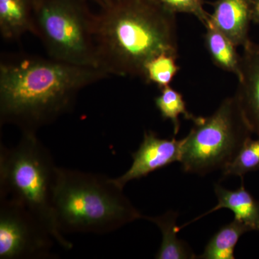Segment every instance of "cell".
<instances>
[{"mask_svg":"<svg viewBox=\"0 0 259 259\" xmlns=\"http://www.w3.org/2000/svg\"><path fill=\"white\" fill-rule=\"evenodd\" d=\"M110 76L99 68L76 66L50 57L2 54L0 123L21 133H36L72 110L83 89Z\"/></svg>","mask_w":259,"mask_h":259,"instance_id":"cell-1","label":"cell"},{"mask_svg":"<svg viewBox=\"0 0 259 259\" xmlns=\"http://www.w3.org/2000/svg\"><path fill=\"white\" fill-rule=\"evenodd\" d=\"M95 14L94 39L100 69L144 80L155 56L178 55L177 14L158 0H115Z\"/></svg>","mask_w":259,"mask_h":259,"instance_id":"cell-2","label":"cell"},{"mask_svg":"<svg viewBox=\"0 0 259 259\" xmlns=\"http://www.w3.org/2000/svg\"><path fill=\"white\" fill-rule=\"evenodd\" d=\"M54 214L61 233L102 235L144 215L106 175L58 168Z\"/></svg>","mask_w":259,"mask_h":259,"instance_id":"cell-3","label":"cell"},{"mask_svg":"<svg viewBox=\"0 0 259 259\" xmlns=\"http://www.w3.org/2000/svg\"><path fill=\"white\" fill-rule=\"evenodd\" d=\"M58 167L36 133H22L18 144L0 147V197L21 204L47 228L57 244L73 248L54 214V191Z\"/></svg>","mask_w":259,"mask_h":259,"instance_id":"cell-4","label":"cell"},{"mask_svg":"<svg viewBox=\"0 0 259 259\" xmlns=\"http://www.w3.org/2000/svg\"><path fill=\"white\" fill-rule=\"evenodd\" d=\"M184 138L180 163L183 171L207 175L225 168L251 138L236 97H227L209 117H199Z\"/></svg>","mask_w":259,"mask_h":259,"instance_id":"cell-5","label":"cell"},{"mask_svg":"<svg viewBox=\"0 0 259 259\" xmlns=\"http://www.w3.org/2000/svg\"><path fill=\"white\" fill-rule=\"evenodd\" d=\"M85 0H35V36L49 57L99 68L94 39L95 14ZM100 69V68H99Z\"/></svg>","mask_w":259,"mask_h":259,"instance_id":"cell-6","label":"cell"},{"mask_svg":"<svg viewBox=\"0 0 259 259\" xmlns=\"http://www.w3.org/2000/svg\"><path fill=\"white\" fill-rule=\"evenodd\" d=\"M55 243L47 228L28 209L0 197V258H55Z\"/></svg>","mask_w":259,"mask_h":259,"instance_id":"cell-7","label":"cell"},{"mask_svg":"<svg viewBox=\"0 0 259 259\" xmlns=\"http://www.w3.org/2000/svg\"><path fill=\"white\" fill-rule=\"evenodd\" d=\"M183 140L161 139L153 131H145L139 149L132 153L133 163L120 177L112 178L123 190L128 182L147 177L149 174L180 161Z\"/></svg>","mask_w":259,"mask_h":259,"instance_id":"cell-8","label":"cell"},{"mask_svg":"<svg viewBox=\"0 0 259 259\" xmlns=\"http://www.w3.org/2000/svg\"><path fill=\"white\" fill-rule=\"evenodd\" d=\"M243 48L235 96L252 133L259 137V44L250 40Z\"/></svg>","mask_w":259,"mask_h":259,"instance_id":"cell-9","label":"cell"},{"mask_svg":"<svg viewBox=\"0 0 259 259\" xmlns=\"http://www.w3.org/2000/svg\"><path fill=\"white\" fill-rule=\"evenodd\" d=\"M210 22L238 47L249 41L252 23L250 0H216L212 3Z\"/></svg>","mask_w":259,"mask_h":259,"instance_id":"cell-10","label":"cell"},{"mask_svg":"<svg viewBox=\"0 0 259 259\" xmlns=\"http://www.w3.org/2000/svg\"><path fill=\"white\" fill-rule=\"evenodd\" d=\"M241 187L236 190H227L223 186L216 184L214 193L218 198L217 205L190 223L180 226V229L210 213L226 208L234 213L235 220L245 225L250 231H259V200L245 189L243 178H241Z\"/></svg>","mask_w":259,"mask_h":259,"instance_id":"cell-11","label":"cell"},{"mask_svg":"<svg viewBox=\"0 0 259 259\" xmlns=\"http://www.w3.org/2000/svg\"><path fill=\"white\" fill-rule=\"evenodd\" d=\"M35 0H0V34L5 40L18 41L23 35H35Z\"/></svg>","mask_w":259,"mask_h":259,"instance_id":"cell-12","label":"cell"},{"mask_svg":"<svg viewBox=\"0 0 259 259\" xmlns=\"http://www.w3.org/2000/svg\"><path fill=\"white\" fill-rule=\"evenodd\" d=\"M178 213L168 211L157 217L144 215L143 219L154 223L159 228L162 234L161 246L155 258L157 259H194L197 258L188 243L179 239L177 233L181 231L177 226Z\"/></svg>","mask_w":259,"mask_h":259,"instance_id":"cell-13","label":"cell"},{"mask_svg":"<svg viewBox=\"0 0 259 259\" xmlns=\"http://www.w3.org/2000/svg\"><path fill=\"white\" fill-rule=\"evenodd\" d=\"M204 47L213 64L217 67L238 77L241 69V55L237 47L222 32L212 25L210 20L204 25Z\"/></svg>","mask_w":259,"mask_h":259,"instance_id":"cell-14","label":"cell"},{"mask_svg":"<svg viewBox=\"0 0 259 259\" xmlns=\"http://www.w3.org/2000/svg\"><path fill=\"white\" fill-rule=\"evenodd\" d=\"M250 232L243 223L236 220L220 228L209 240L199 259H235L234 252L242 235Z\"/></svg>","mask_w":259,"mask_h":259,"instance_id":"cell-15","label":"cell"},{"mask_svg":"<svg viewBox=\"0 0 259 259\" xmlns=\"http://www.w3.org/2000/svg\"><path fill=\"white\" fill-rule=\"evenodd\" d=\"M154 102L162 118L164 120H169L173 124L175 136L180 131L181 115H183L186 120L193 122L198 120L199 117L187 110L182 94L171 86L161 89V94L155 98Z\"/></svg>","mask_w":259,"mask_h":259,"instance_id":"cell-16","label":"cell"},{"mask_svg":"<svg viewBox=\"0 0 259 259\" xmlns=\"http://www.w3.org/2000/svg\"><path fill=\"white\" fill-rule=\"evenodd\" d=\"M178 55L163 53L153 57L145 66L143 81L148 84L153 83L161 89L170 86L180 67L177 64Z\"/></svg>","mask_w":259,"mask_h":259,"instance_id":"cell-17","label":"cell"},{"mask_svg":"<svg viewBox=\"0 0 259 259\" xmlns=\"http://www.w3.org/2000/svg\"><path fill=\"white\" fill-rule=\"evenodd\" d=\"M259 170V137L248 139L236 157L223 170V176H243Z\"/></svg>","mask_w":259,"mask_h":259,"instance_id":"cell-18","label":"cell"},{"mask_svg":"<svg viewBox=\"0 0 259 259\" xmlns=\"http://www.w3.org/2000/svg\"><path fill=\"white\" fill-rule=\"evenodd\" d=\"M167 9L173 13H186L194 15L203 24L204 26L209 20V14L204 8V0H158Z\"/></svg>","mask_w":259,"mask_h":259,"instance_id":"cell-19","label":"cell"},{"mask_svg":"<svg viewBox=\"0 0 259 259\" xmlns=\"http://www.w3.org/2000/svg\"><path fill=\"white\" fill-rule=\"evenodd\" d=\"M252 23L259 25V0H250Z\"/></svg>","mask_w":259,"mask_h":259,"instance_id":"cell-20","label":"cell"},{"mask_svg":"<svg viewBox=\"0 0 259 259\" xmlns=\"http://www.w3.org/2000/svg\"><path fill=\"white\" fill-rule=\"evenodd\" d=\"M87 2H92V3H95L100 7V8H103V7L106 6V5L110 4L112 2L115 1V0H85Z\"/></svg>","mask_w":259,"mask_h":259,"instance_id":"cell-21","label":"cell"}]
</instances>
